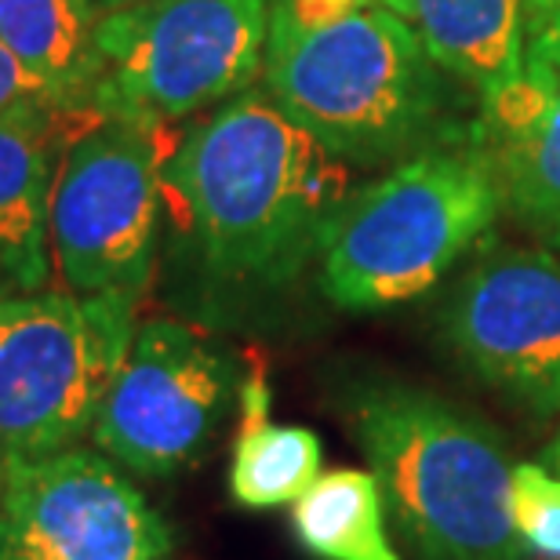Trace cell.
<instances>
[{"label": "cell", "mask_w": 560, "mask_h": 560, "mask_svg": "<svg viewBox=\"0 0 560 560\" xmlns=\"http://www.w3.org/2000/svg\"><path fill=\"white\" fill-rule=\"evenodd\" d=\"M480 150L491 156L502 200L542 226H560V70L524 55V70L491 88Z\"/></svg>", "instance_id": "12"}, {"label": "cell", "mask_w": 560, "mask_h": 560, "mask_svg": "<svg viewBox=\"0 0 560 560\" xmlns=\"http://www.w3.org/2000/svg\"><path fill=\"white\" fill-rule=\"evenodd\" d=\"M270 0H142L92 26V109L131 120L197 117L262 73Z\"/></svg>", "instance_id": "6"}, {"label": "cell", "mask_w": 560, "mask_h": 560, "mask_svg": "<svg viewBox=\"0 0 560 560\" xmlns=\"http://www.w3.org/2000/svg\"><path fill=\"white\" fill-rule=\"evenodd\" d=\"M291 528L313 560H400L386 528V499L368 469L320 474L291 506Z\"/></svg>", "instance_id": "16"}, {"label": "cell", "mask_w": 560, "mask_h": 560, "mask_svg": "<svg viewBox=\"0 0 560 560\" xmlns=\"http://www.w3.org/2000/svg\"><path fill=\"white\" fill-rule=\"evenodd\" d=\"M30 103H51V98L44 95L37 77L0 44V114H11V109Z\"/></svg>", "instance_id": "20"}, {"label": "cell", "mask_w": 560, "mask_h": 560, "mask_svg": "<svg viewBox=\"0 0 560 560\" xmlns=\"http://www.w3.org/2000/svg\"><path fill=\"white\" fill-rule=\"evenodd\" d=\"M172 532L114 458L70 447L11 458L0 560H164Z\"/></svg>", "instance_id": "9"}, {"label": "cell", "mask_w": 560, "mask_h": 560, "mask_svg": "<svg viewBox=\"0 0 560 560\" xmlns=\"http://www.w3.org/2000/svg\"><path fill=\"white\" fill-rule=\"evenodd\" d=\"M131 4H142V0H81L84 15L92 19V26L103 15H109V11H120V8H131Z\"/></svg>", "instance_id": "21"}, {"label": "cell", "mask_w": 560, "mask_h": 560, "mask_svg": "<svg viewBox=\"0 0 560 560\" xmlns=\"http://www.w3.org/2000/svg\"><path fill=\"white\" fill-rule=\"evenodd\" d=\"M88 109L30 103L0 114V277L15 295L48 288V208L59 172L55 153L70 142Z\"/></svg>", "instance_id": "11"}, {"label": "cell", "mask_w": 560, "mask_h": 560, "mask_svg": "<svg viewBox=\"0 0 560 560\" xmlns=\"http://www.w3.org/2000/svg\"><path fill=\"white\" fill-rule=\"evenodd\" d=\"M557 241H560V226H557Z\"/></svg>", "instance_id": "26"}, {"label": "cell", "mask_w": 560, "mask_h": 560, "mask_svg": "<svg viewBox=\"0 0 560 560\" xmlns=\"http://www.w3.org/2000/svg\"><path fill=\"white\" fill-rule=\"evenodd\" d=\"M353 436L419 560H524L495 425L405 383L357 389Z\"/></svg>", "instance_id": "2"}, {"label": "cell", "mask_w": 560, "mask_h": 560, "mask_svg": "<svg viewBox=\"0 0 560 560\" xmlns=\"http://www.w3.org/2000/svg\"><path fill=\"white\" fill-rule=\"evenodd\" d=\"M513 528L524 553L560 560V477L542 463H513Z\"/></svg>", "instance_id": "17"}, {"label": "cell", "mask_w": 560, "mask_h": 560, "mask_svg": "<svg viewBox=\"0 0 560 560\" xmlns=\"http://www.w3.org/2000/svg\"><path fill=\"white\" fill-rule=\"evenodd\" d=\"M433 62L480 95L524 70V0H408Z\"/></svg>", "instance_id": "13"}, {"label": "cell", "mask_w": 560, "mask_h": 560, "mask_svg": "<svg viewBox=\"0 0 560 560\" xmlns=\"http://www.w3.org/2000/svg\"><path fill=\"white\" fill-rule=\"evenodd\" d=\"M502 186L480 145L425 150L346 194L320 233V291L339 310L425 295L491 230Z\"/></svg>", "instance_id": "4"}, {"label": "cell", "mask_w": 560, "mask_h": 560, "mask_svg": "<svg viewBox=\"0 0 560 560\" xmlns=\"http://www.w3.org/2000/svg\"><path fill=\"white\" fill-rule=\"evenodd\" d=\"M241 430L230 463V499L244 510L295 506L320 477V441L306 425L270 422V386L255 372L241 383Z\"/></svg>", "instance_id": "14"}, {"label": "cell", "mask_w": 560, "mask_h": 560, "mask_svg": "<svg viewBox=\"0 0 560 560\" xmlns=\"http://www.w3.org/2000/svg\"><path fill=\"white\" fill-rule=\"evenodd\" d=\"M375 4H383V8H389V11H397L400 19H411V4H408V0H375Z\"/></svg>", "instance_id": "23"}, {"label": "cell", "mask_w": 560, "mask_h": 560, "mask_svg": "<svg viewBox=\"0 0 560 560\" xmlns=\"http://www.w3.org/2000/svg\"><path fill=\"white\" fill-rule=\"evenodd\" d=\"M167 125L88 109L59 153L51 186V266L73 295L142 302L164 222Z\"/></svg>", "instance_id": "5"}, {"label": "cell", "mask_w": 560, "mask_h": 560, "mask_svg": "<svg viewBox=\"0 0 560 560\" xmlns=\"http://www.w3.org/2000/svg\"><path fill=\"white\" fill-rule=\"evenodd\" d=\"M375 0H270V15L291 22V26L302 30H317V26H331L353 11L372 8Z\"/></svg>", "instance_id": "19"}, {"label": "cell", "mask_w": 560, "mask_h": 560, "mask_svg": "<svg viewBox=\"0 0 560 560\" xmlns=\"http://www.w3.org/2000/svg\"><path fill=\"white\" fill-rule=\"evenodd\" d=\"M346 175L270 95L244 92L178 136L164 167V211L211 284L277 291L317 262Z\"/></svg>", "instance_id": "1"}, {"label": "cell", "mask_w": 560, "mask_h": 560, "mask_svg": "<svg viewBox=\"0 0 560 560\" xmlns=\"http://www.w3.org/2000/svg\"><path fill=\"white\" fill-rule=\"evenodd\" d=\"M8 295H15V291H11V288H8V280H4V277H0V302H4Z\"/></svg>", "instance_id": "25"}, {"label": "cell", "mask_w": 560, "mask_h": 560, "mask_svg": "<svg viewBox=\"0 0 560 560\" xmlns=\"http://www.w3.org/2000/svg\"><path fill=\"white\" fill-rule=\"evenodd\" d=\"M8 474H11V455L0 447V499H4V488H8Z\"/></svg>", "instance_id": "24"}, {"label": "cell", "mask_w": 560, "mask_h": 560, "mask_svg": "<svg viewBox=\"0 0 560 560\" xmlns=\"http://www.w3.org/2000/svg\"><path fill=\"white\" fill-rule=\"evenodd\" d=\"M139 328L128 295L19 291L0 302V447L44 458L95 430Z\"/></svg>", "instance_id": "7"}, {"label": "cell", "mask_w": 560, "mask_h": 560, "mask_svg": "<svg viewBox=\"0 0 560 560\" xmlns=\"http://www.w3.org/2000/svg\"><path fill=\"white\" fill-rule=\"evenodd\" d=\"M233 394L241 375L222 346L183 320H139L92 441L131 474L175 477L205 455Z\"/></svg>", "instance_id": "8"}, {"label": "cell", "mask_w": 560, "mask_h": 560, "mask_svg": "<svg viewBox=\"0 0 560 560\" xmlns=\"http://www.w3.org/2000/svg\"><path fill=\"white\" fill-rule=\"evenodd\" d=\"M441 73L416 26L383 4L317 30L270 15L266 95L342 164L394 161L430 136Z\"/></svg>", "instance_id": "3"}, {"label": "cell", "mask_w": 560, "mask_h": 560, "mask_svg": "<svg viewBox=\"0 0 560 560\" xmlns=\"http://www.w3.org/2000/svg\"><path fill=\"white\" fill-rule=\"evenodd\" d=\"M524 55L560 70V0H524Z\"/></svg>", "instance_id": "18"}, {"label": "cell", "mask_w": 560, "mask_h": 560, "mask_svg": "<svg viewBox=\"0 0 560 560\" xmlns=\"http://www.w3.org/2000/svg\"><path fill=\"white\" fill-rule=\"evenodd\" d=\"M455 357L535 416L560 411V259L502 248L480 259L444 310Z\"/></svg>", "instance_id": "10"}, {"label": "cell", "mask_w": 560, "mask_h": 560, "mask_svg": "<svg viewBox=\"0 0 560 560\" xmlns=\"http://www.w3.org/2000/svg\"><path fill=\"white\" fill-rule=\"evenodd\" d=\"M0 44L37 77L51 106H92V19L81 0H0Z\"/></svg>", "instance_id": "15"}, {"label": "cell", "mask_w": 560, "mask_h": 560, "mask_svg": "<svg viewBox=\"0 0 560 560\" xmlns=\"http://www.w3.org/2000/svg\"><path fill=\"white\" fill-rule=\"evenodd\" d=\"M546 466H550L553 469V474L560 477V430H557V436H553V441L550 444H546Z\"/></svg>", "instance_id": "22"}]
</instances>
